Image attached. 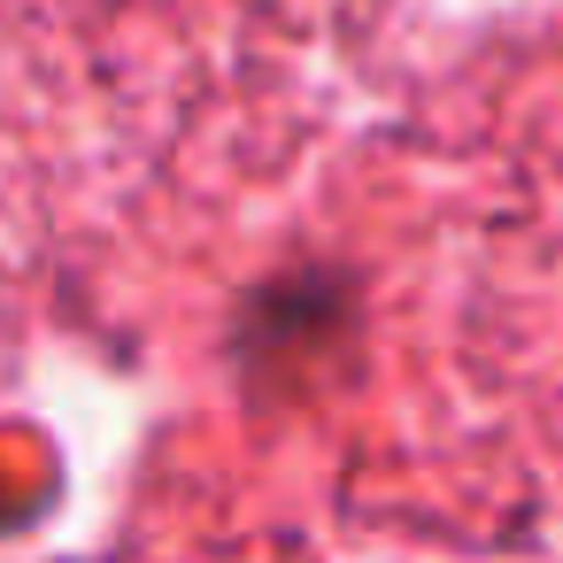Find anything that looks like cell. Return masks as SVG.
Returning <instances> with one entry per match:
<instances>
[{
    "instance_id": "cell-1",
    "label": "cell",
    "mask_w": 563,
    "mask_h": 563,
    "mask_svg": "<svg viewBox=\"0 0 563 563\" xmlns=\"http://www.w3.org/2000/svg\"><path fill=\"white\" fill-rule=\"evenodd\" d=\"M347 324H355V278L340 263H294L232 309V363L247 386H278L301 378L324 347H340Z\"/></svg>"
}]
</instances>
